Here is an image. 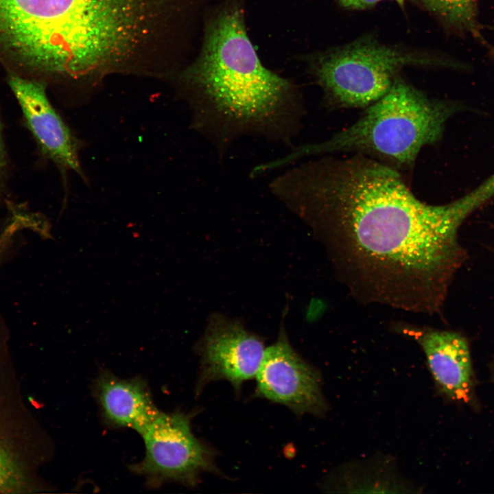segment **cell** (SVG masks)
Returning <instances> with one entry per match:
<instances>
[{"label": "cell", "mask_w": 494, "mask_h": 494, "mask_svg": "<svg viewBox=\"0 0 494 494\" xmlns=\"http://www.w3.org/2000/svg\"><path fill=\"white\" fill-rule=\"evenodd\" d=\"M332 154L287 172L286 200L325 230L336 266L366 298L437 311L467 258L459 228L494 197L484 181L445 204L422 202L399 170L359 154Z\"/></svg>", "instance_id": "1"}, {"label": "cell", "mask_w": 494, "mask_h": 494, "mask_svg": "<svg viewBox=\"0 0 494 494\" xmlns=\"http://www.w3.org/2000/svg\"><path fill=\"white\" fill-rule=\"evenodd\" d=\"M181 77L192 127L219 151L244 136L287 143L301 126L297 91L261 64L235 6L210 20L200 56Z\"/></svg>", "instance_id": "2"}, {"label": "cell", "mask_w": 494, "mask_h": 494, "mask_svg": "<svg viewBox=\"0 0 494 494\" xmlns=\"http://www.w3.org/2000/svg\"><path fill=\"white\" fill-rule=\"evenodd\" d=\"M460 109L454 102L430 98L398 77L352 125L322 142L298 147L275 163L281 167L304 156L351 152L397 170L410 169L423 147L440 140L447 121Z\"/></svg>", "instance_id": "3"}, {"label": "cell", "mask_w": 494, "mask_h": 494, "mask_svg": "<svg viewBox=\"0 0 494 494\" xmlns=\"http://www.w3.org/2000/svg\"><path fill=\"white\" fill-rule=\"evenodd\" d=\"M434 64H448L364 38L316 56L311 71L323 91L326 106L358 108H366L383 97L403 67Z\"/></svg>", "instance_id": "4"}, {"label": "cell", "mask_w": 494, "mask_h": 494, "mask_svg": "<svg viewBox=\"0 0 494 494\" xmlns=\"http://www.w3.org/2000/svg\"><path fill=\"white\" fill-rule=\"evenodd\" d=\"M191 415L161 412L141 435L145 455L130 471L144 478L148 488L167 482L193 487L202 473H220L215 451L197 438L191 427Z\"/></svg>", "instance_id": "5"}, {"label": "cell", "mask_w": 494, "mask_h": 494, "mask_svg": "<svg viewBox=\"0 0 494 494\" xmlns=\"http://www.w3.org/2000/svg\"><path fill=\"white\" fill-rule=\"evenodd\" d=\"M263 341L236 321L215 317L198 346L200 368L196 392L217 380L228 381L236 392L255 378L266 351Z\"/></svg>", "instance_id": "6"}, {"label": "cell", "mask_w": 494, "mask_h": 494, "mask_svg": "<svg viewBox=\"0 0 494 494\" xmlns=\"http://www.w3.org/2000/svg\"><path fill=\"white\" fill-rule=\"evenodd\" d=\"M255 377L258 397L282 404L298 415L319 416L327 410L318 372L294 350L283 333L266 349Z\"/></svg>", "instance_id": "7"}, {"label": "cell", "mask_w": 494, "mask_h": 494, "mask_svg": "<svg viewBox=\"0 0 494 494\" xmlns=\"http://www.w3.org/2000/svg\"><path fill=\"white\" fill-rule=\"evenodd\" d=\"M8 82L43 154L60 170L84 178L81 143L49 101L44 84L18 75H11Z\"/></svg>", "instance_id": "8"}, {"label": "cell", "mask_w": 494, "mask_h": 494, "mask_svg": "<svg viewBox=\"0 0 494 494\" xmlns=\"http://www.w3.org/2000/svg\"><path fill=\"white\" fill-rule=\"evenodd\" d=\"M93 392L104 423L113 427L130 429L141 436L161 412L148 385L139 377L121 378L102 370Z\"/></svg>", "instance_id": "9"}, {"label": "cell", "mask_w": 494, "mask_h": 494, "mask_svg": "<svg viewBox=\"0 0 494 494\" xmlns=\"http://www.w3.org/2000/svg\"><path fill=\"white\" fill-rule=\"evenodd\" d=\"M430 372L440 390L467 402L472 395V366L466 339L451 331L428 330L419 338Z\"/></svg>", "instance_id": "10"}, {"label": "cell", "mask_w": 494, "mask_h": 494, "mask_svg": "<svg viewBox=\"0 0 494 494\" xmlns=\"http://www.w3.org/2000/svg\"><path fill=\"white\" fill-rule=\"evenodd\" d=\"M429 11L446 24L459 30L480 36L478 23V0H421Z\"/></svg>", "instance_id": "11"}, {"label": "cell", "mask_w": 494, "mask_h": 494, "mask_svg": "<svg viewBox=\"0 0 494 494\" xmlns=\"http://www.w3.org/2000/svg\"><path fill=\"white\" fill-rule=\"evenodd\" d=\"M21 475L15 462L0 447V492L18 488Z\"/></svg>", "instance_id": "12"}, {"label": "cell", "mask_w": 494, "mask_h": 494, "mask_svg": "<svg viewBox=\"0 0 494 494\" xmlns=\"http://www.w3.org/2000/svg\"><path fill=\"white\" fill-rule=\"evenodd\" d=\"M381 0H338L339 3L344 8L353 10H362L370 8ZM403 8L404 0H394Z\"/></svg>", "instance_id": "13"}, {"label": "cell", "mask_w": 494, "mask_h": 494, "mask_svg": "<svg viewBox=\"0 0 494 494\" xmlns=\"http://www.w3.org/2000/svg\"><path fill=\"white\" fill-rule=\"evenodd\" d=\"M5 165H6L5 154L3 143L2 137H1V125H0V185L1 183L2 178H3V175L4 174Z\"/></svg>", "instance_id": "14"}]
</instances>
